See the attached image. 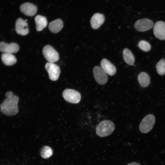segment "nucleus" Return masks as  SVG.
I'll list each match as a JSON object with an SVG mask.
<instances>
[{"mask_svg":"<svg viewBox=\"0 0 165 165\" xmlns=\"http://www.w3.org/2000/svg\"><path fill=\"white\" fill-rule=\"evenodd\" d=\"M156 68L157 72L160 75L165 74V60L161 59L156 64Z\"/></svg>","mask_w":165,"mask_h":165,"instance_id":"obj_21","label":"nucleus"},{"mask_svg":"<svg viewBox=\"0 0 165 165\" xmlns=\"http://www.w3.org/2000/svg\"><path fill=\"white\" fill-rule=\"evenodd\" d=\"M19 49V46L16 43L7 44L4 42H0V51L4 53L12 54L16 53Z\"/></svg>","mask_w":165,"mask_h":165,"instance_id":"obj_11","label":"nucleus"},{"mask_svg":"<svg viewBox=\"0 0 165 165\" xmlns=\"http://www.w3.org/2000/svg\"><path fill=\"white\" fill-rule=\"evenodd\" d=\"M115 126L113 123L109 120L101 122L96 128L97 134L100 137H105L111 134L114 130Z\"/></svg>","mask_w":165,"mask_h":165,"instance_id":"obj_2","label":"nucleus"},{"mask_svg":"<svg viewBox=\"0 0 165 165\" xmlns=\"http://www.w3.org/2000/svg\"><path fill=\"white\" fill-rule=\"evenodd\" d=\"M42 53L46 59L49 62L53 63L59 59L58 53L50 45H46L44 47Z\"/></svg>","mask_w":165,"mask_h":165,"instance_id":"obj_5","label":"nucleus"},{"mask_svg":"<svg viewBox=\"0 0 165 165\" xmlns=\"http://www.w3.org/2000/svg\"><path fill=\"white\" fill-rule=\"evenodd\" d=\"M155 36L160 40H165V22L161 21L157 22L153 28Z\"/></svg>","mask_w":165,"mask_h":165,"instance_id":"obj_9","label":"nucleus"},{"mask_svg":"<svg viewBox=\"0 0 165 165\" xmlns=\"http://www.w3.org/2000/svg\"><path fill=\"white\" fill-rule=\"evenodd\" d=\"M52 149L49 147L44 146L41 149L40 151L41 156L44 159H47L50 157L53 154Z\"/></svg>","mask_w":165,"mask_h":165,"instance_id":"obj_20","label":"nucleus"},{"mask_svg":"<svg viewBox=\"0 0 165 165\" xmlns=\"http://www.w3.org/2000/svg\"><path fill=\"white\" fill-rule=\"evenodd\" d=\"M105 20V17L103 14L98 13H94L90 20L91 27L94 29H97L104 23Z\"/></svg>","mask_w":165,"mask_h":165,"instance_id":"obj_13","label":"nucleus"},{"mask_svg":"<svg viewBox=\"0 0 165 165\" xmlns=\"http://www.w3.org/2000/svg\"><path fill=\"white\" fill-rule=\"evenodd\" d=\"M127 165H141L138 163L136 162H132L128 164Z\"/></svg>","mask_w":165,"mask_h":165,"instance_id":"obj_23","label":"nucleus"},{"mask_svg":"<svg viewBox=\"0 0 165 165\" xmlns=\"http://www.w3.org/2000/svg\"><path fill=\"white\" fill-rule=\"evenodd\" d=\"M1 58L3 63L7 66L13 65L16 62L15 57L11 53H3Z\"/></svg>","mask_w":165,"mask_h":165,"instance_id":"obj_17","label":"nucleus"},{"mask_svg":"<svg viewBox=\"0 0 165 165\" xmlns=\"http://www.w3.org/2000/svg\"><path fill=\"white\" fill-rule=\"evenodd\" d=\"M155 123V118L152 114L146 116L141 121L139 126L140 131L143 133H146L152 129Z\"/></svg>","mask_w":165,"mask_h":165,"instance_id":"obj_3","label":"nucleus"},{"mask_svg":"<svg viewBox=\"0 0 165 165\" xmlns=\"http://www.w3.org/2000/svg\"><path fill=\"white\" fill-rule=\"evenodd\" d=\"M153 25V22L151 20L147 18H144L136 22L134 27L137 31L144 32L151 29Z\"/></svg>","mask_w":165,"mask_h":165,"instance_id":"obj_8","label":"nucleus"},{"mask_svg":"<svg viewBox=\"0 0 165 165\" xmlns=\"http://www.w3.org/2000/svg\"><path fill=\"white\" fill-rule=\"evenodd\" d=\"M45 68L50 80L55 81L58 79L61 72L58 66L53 63L49 62L46 64Z\"/></svg>","mask_w":165,"mask_h":165,"instance_id":"obj_7","label":"nucleus"},{"mask_svg":"<svg viewBox=\"0 0 165 165\" xmlns=\"http://www.w3.org/2000/svg\"><path fill=\"white\" fill-rule=\"evenodd\" d=\"M35 21L36 24V30L37 31H41L47 25V19L44 16L37 15L35 17Z\"/></svg>","mask_w":165,"mask_h":165,"instance_id":"obj_15","label":"nucleus"},{"mask_svg":"<svg viewBox=\"0 0 165 165\" xmlns=\"http://www.w3.org/2000/svg\"><path fill=\"white\" fill-rule=\"evenodd\" d=\"M62 95L66 101L73 104L78 103L81 99L80 93L76 90L72 89L65 90L63 92Z\"/></svg>","mask_w":165,"mask_h":165,"instance_id":"obj_4","label":"nucleus"},{"mask_svg":"<svg viewBox=\"0 0 165 165\" xmlns=\"http://www.w3.org/2000/svg\"><path fill=\"white\" fill-rule=\"evenodd\" d=\"M138 80L141 86L143 87L148 86L150 83L149 76L145 72H142L139 74Z\"/></svg>","mask_w":165,"mask_h":165,"instance_id":"obj_19","label":"nucleus"},{"mask_svg":"<svg viewBox=\"0 0 165 165\" xmlns=\"http://www.w3.org/2000/svg\"><path fill=\"white\" fill-rule=\"evenodd\" d=\"M123 57L125 61L128 64L133 65L135 61V58L132 52L127 48L123 50Z\"/></svg>","mask_w":165,"mask_h":165,"instance_id":"obj_18","label":"nucleus"},{"mask_svg":"<svg viewBox=\"0 0 165 165\" xmlns=\"http://www.w3.org/2000/svg\"><path fill=\"white\" fill-rule=\"evenodd\" d=\"M15 29L16 33L20 35H25L29 32L27 20H24L21 18H18L15 24Z\"/></svg>","mask_w":165,"mask_h":165,"instance_id":"obj_10","label":"nucleus"},{"mask_svg":"<svg viewBox=\"0 0 165 165\" xmlns=\"http://www.w3.org/2000/svg\"><path fill=\"white\" fill-rule=\"evenodd\" d=\"M100 65L103 69L109 75L112 76L116 72V69L115 66L107 59H102Z\"/></svg>","mask_w":165,"mask_h":165,"instance_id":"obj_14","label":"nucleus"},{"mask_svg":"<svg viewBox=\"0 0 165 165\" xmlns=\"http://www.w3.org/2000/svg\"><path fill=\"white\" fill-rule=\"evenodd\" d=\"M63 26L62 21L60 19H57L50 22L49 28L52 33H56L59 32Z\"/></svg>","mask_w":165,"mask_h":165,"instance_id":"obj_16","label":"nucleus"},{"mask_svg":"<svg viewBox=\"0 0 165 165\" xmlns=\"http://www.w3.org/2000/svg\"><path fill=\"white\" fill-rule=\"evenodd\" d=\"M20 9L21 12L24 15L32 16L36 13L37 8L34 5L30 3L26 2L21 5Z\"/></svg>","mask_w":165,"mask_h":165,"instance_id":"obj_12","label":"nucleus"},{"mask_svg":"<svg viewBox=\"0 0 165 165\" xmlns=\"http://www.w3.org/2000/svg\"><path fill=\"white\" fill-rule=\"evenodd\" d=\"M139 48L145 52L149 51L151 49V46L149 43L145 40L140 41L138 45Z\"/></svg>","mask_w":165,"mask_h":165,"instance_id":"obj_22","label":"nucleus"},{"mask_svg":"<svg viewBox=\"0 0 165 165\" xmlns=\"http://www.w3.org/2000/svg\"><path fill=\"white\" fill-rule=\"evenodd\" d=\"M6 97L0 105L1 112L8 116H14L18 112L17 106L18 97L13 94L11 91H8L6 94Z\"/></svg>","mask_w":165,"mask_h":165,"instance_id":"obj_1","label":"nucleus"},{"mask_svg":"<svg viewBox=\"0 0 165 165\" xmlns=\"http://www.w3.org/2000/svg\"><path fill=\"white\" fill-rule=\"evenodd\" d=\"M93 73L96 81L99 84L104 85L107 82V75L101 67L98 66L94 67L93 69Z\"/></svg>","mask_w":165,"mask_h":165,"instance_id":"obj_6","label":"nucleus"}]
</instances>
